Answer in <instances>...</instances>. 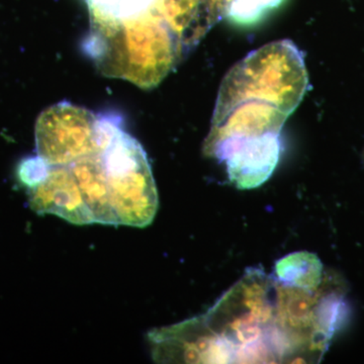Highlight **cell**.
I'll return each mask as SVG.
<instances>
[{"instance_id":"obj_12","label":"cell","mask_w":364,"mask_h":364,"mask_svg":"<svg viewBox=\"0 0 364 364\" xmlns=\"http://www.w3.org/2000/svg\"><path fill=\"white\" fill-rule=\"evenodd\" d=\"M220 4H221L223 11H224V7L226 6L227 2H229L230 0H219Z\"/></svg>"},{"instance_id":"obj_5","label":"cell","mask_w":364,"mask_h":364,"mask_svg":"<svg viewBox=\"0 0 364 364\" xmlns=\"http://www.w3.org/2000/svg\"><path fill=\"white\" fill-rule=\"evenodd\" d=\"M114 119L97 117L82 107L62 102L45 109L36 123L38 156L50 166H66L100 152Z\"/></svg>"},{"instance_id":"obj_9","label":"cell","mask_w":364,"mask_h":364,"mask_svg":"<svg viewBox=\"0 0 364 364\" xmlns=\"http://www.w3.org/2000/svg\"><path fill=\"white\" fill-rule=\"evenodd\" d=\"M274 272L282 284L312 291L320 289L326 277L322 262L310 252L289 254L277 261Z\"/></svg>"},{"instance_id":"obj_6","label":"cell","mask_w":364,"mask_h":364,"mask_svg":"<svg viewBox=\"0 0 364 364\" xmlns=\"http://www.w3.org/2000/svg\"><path fill=\"white\" fill-rule=\"evenodd\" d=\"M90 23H117L161 16L168 21L186 50L198 44L208 23V0H85Z\"/></svg>"},{"instance_id":"obj_8","label":"cell","mask_w":364,"mask_h":364,"mask_svg":"<svg viewBox=\"0 0 364 364\" xmlns=\"http://www.w3.org/2000/svg\"><path fill=\"white\" fill-rule=\"evenodd\" d=\"M75 179L93 223L116 225L109 203V186L100 152L67 165Z\"/></svg>"},{"instance_id":"obj_10","label":"cell","mask_w":364,"mask_h":364,"mask_svg":"<svg viewBox=\"0 0 364 364\" xmlns=\"http://www.w3.org/2000/svg\"><path fill=\"white\" fill-rule=\"evenodd\" d=\"M284 0H230L223 14L234 23L249 25L259 20L267 11L277 9Z\"/></svg>"},{"instance_id":"obj_4","label":"cell","mask_w":364,"mask_h":364,"mask_svg":"<svg viewBox=\"0 0 364 364\" xmlns=\"http://www.w3.org/2000/svg\"><path fill=\"white\" fill-rule=\"evenodd\" d=\"M100 154L116 225H150L159 203L150 163L141 144L117 124Z\"/></svg>"},{"instance_id":"obj_11","label":"cell","mask_w":364,"mask_h":364,"mask_svg":"<svg viewBox=\"0 0 364 364\" xmlns=\"http://www.w3.org/2000/svg\"><path fill=\"white\" fill-rule=\"evenodd\" d=\"M50 165L40 156L23 160L18 168V176L26 186L33 188L47 174Z\"/></svg>"},{"instance_id":"obj_1","label":"cell","mask_w":364,"mask_h":364,"mask_svg":"<svg viewBox=\"0 0 364 364\" xmlns=\"http://www.w3.org/2000/svg\"><path fill=\"white\" fill-rule=\"evenodd\" d=\"M347 314L338 280L325 277L312 291L251 269L207 314L150 339L163 361L318 363Z\"/></svg>"},{"instance_id":"obj_7","label":"cell","mask_w":364,"mask_h":364,"mask_svg":"<svg viewBox=\"0 0 364 364\" xmlns=\"http://www.w3.org/2000/svg\"><path fill=\"white\" fill-rule=\"evenodd\" d=\"M31 208L38 214L59 215L73 224H92L77 183L67 166H50L47 174L31 188Z\"/></svg>"},{"instance_id":"obj_3","label":"cell","mask_w":364,"mask_h":364,"mask_svg":"<svg viewBox=\"0 0 364 364\" xmlns=\"http://www.w3.org/2000/svg\"><path fill=\"white\" fill-rule=\"evenodd\" d=\"M85 49L104 75L143 90L159 85L188 52L161 16L90 23Z\"/></svg>"},{"instance_id":"obj_13","label":"cell","mask_w":364,"mask_h":364,"mask_svg":"<svg viewBox=\"0 0 364 364\" xmlns=\"http://www.w3.org/2000/svg\"><path fill=\"white\" fill-rule=\"evenodd\" d=\"M363 163H364V151H363Z\"/></svg>"},{"instance_id":"obj_2","label":"cell","mask_w":364,"mask_h":364,"mask_svg":"<svg viewBox=\"0 0 364 364\" xmlns=\"http://www.w3.org/2000/svg\"><path fill=\"white\" fill-rule=\"evenodd\" d=\"M308 82L303 55L289 41L250 53L223 80L205 154L224 163L234 183L267 181L282 154V127Z\"/></svg>"}]
</instances>
